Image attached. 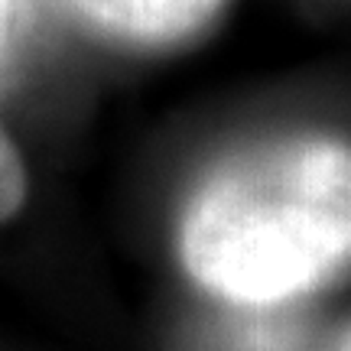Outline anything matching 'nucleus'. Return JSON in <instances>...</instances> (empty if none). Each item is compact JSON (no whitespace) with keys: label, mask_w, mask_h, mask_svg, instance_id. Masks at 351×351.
I'll list each match as a JSON object with an SVG mask.
<instances>
[{"label":"nucleus","mask_w":351,"mask_h":351,"mask_svg":"<svg viewBox=\"0 0 351 351\" xmlns=\"http://www.w3.org/2000/svg\"><path fill=\"white\" fill-rule=\"evenodd\" d=\"M179 254L202 289L244 306L326 283L351 261V147L300 134L228 156L192 192Z\"/></svg>","instance_id":"f257e3e1"},{"label":"nucleus","mask_w":351,"mask_h":351,"mask_svg":"<svg viewBox=\"0 0 351 351\" xmlns=\"http://www.w3.org/2000/svg\"><path fill=\"white\" fill-rule=\"evenodd\" d=\"M95 33L127 46H173L215 20L225 0H65Z\"/></svg>","instance_id":"f03ea898"},{"label":"nucleus","mask_w":351,"mask_h":351,"mask_svg":"<svg viewBox=\"0 0 351 351\" xmlns=\"http://www.w3.org/2000/svg\"><path fill=\"white\" fill-rule=\"evenodd\" d=\"M26 202V166L10 134L0 127V225L10 221Z\"/></svg>","instance_id":"7ed1b4c3"},{"label":"nucleus","mask_w":351,"mask_h":351,"mask_svg":"<svg viewBox=\"0 0 351 351\" xmlns=\"http://www.w3.org/2000/svg\"><path fill=\"white\" fill-rule=\"evenodd\" d=\"M16 16H20V0H0V59H3V52L13 39Z\"/></svg>","instance_id":"20e7f679"},{"label":"nucleus","mask_w":351,"mask_h":351,"mask_svg":"<svg viewBox=\"0 0 351 351\" xmlns=\"http://www.w3.org/2000/svg\"><path fill=\"white\" fill-rule=\"evenodd\" d=\"M335 351H351V328L341 335V341H339V348H335Z\"/></svg>","instance_id":"39448f33"}]
</instances>
